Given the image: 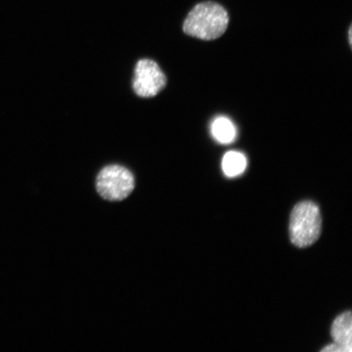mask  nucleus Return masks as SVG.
Instances as JSON below:
<instances>
[{"label": "nucleus", "instance_id": "8", "mask_svg": "<svg viewBox=\"0 0 352 352\" xmlns=\"http://www.w3.org/2000/svg\"><path fill=\"white\" fill-rule=\"evenodd\" d=\"M322 352H343L341 347L336 344V343H332V344H329L327 346H324L322 350Z\"/></svg>", "mask_w": 352, "mask_h": 352}, {"label": "nucleus", "instance_id": "3", "mask_svg": "<svg viewBox=\"0 0 352 352\" xmlns=\"http://www.w3.org/2000/svg\"><path fill=\"white\" fill-rule=\"evenodd\" d=\"M135 186L133 174L120 165H109L96 177V188L104 200L120 201L126 199Z\"/></svg>", "mask_w": 352, "mask_h": 352}, {"label": "nucleus", "instance_id": "9", "mask_svg": "<svg viewBox=\"0 0 352 352\" xmlns=\"http://www.w3.org/2000/svg\"><path fill=\"white\" fill-rule=\"evenodd\" d=\"M349 42H350V44H351V26L349 29Z\"/></svg>", "mask_w": 352, "mask_h": 352}, {"label": "nucleus", "instance_id": "1", "mask_svg": "<svg viewBox=\"0 0 352 352\" xmlns=\"http://www.w3.org/2000/svg\"><path fill=\"white\" fill-rule=\"evenodd\" d=\"M228 23L230 16L226 8L218 3L206 1L197 3L189 12L183 30L189 36L214 41L226 32Z\"/></svg>", "mask_w": 352, "mask_h": 352}, {"label": "nucleus", "instance_id": "5", "mask_svg": "<svg viewBox=\"0 0 352 352\" xmlns=\"http://www.w3.org/2000/svg\"><path fill=\"white\" fill-rule=\"evenodd\" d=\"M333 342L340 346L343 352L352 351V318L347 311L334 320L331 327Z\"/></svg>", "mask_w": 352, "mask_h": 352}, {"label": "nucleus", "instance_id": "6", "mask_svg": "<svg viewBox=\"0 0 352 352\" xmlns=\"http://www.w3.org/2000/svg\"><path fill=\"white\" fill-rule=\"evenodd\" d=\"M211 131L214 139L221 144H230L236 138L235 126L227 118L219 117L214 120Z\"/></svg>", "mask_w": 352, "mask_h": 352}, {"label": "nucleus", "instance_id": "2", "mask_svg": "<svg viewBox=\"0 0 352 352\" xmlns=\"http://www.w3.org/2000/svg\"><path fill=\"white\" fill-rule=\"evenodd\" d=\"M321 222L320 208L315 202H299L290 214L289 232L292 244L299 248L314 245L320 236Z\"/></svg>", "mask_w": 352, "mask_h": 352}, {"label": "nucleus", "instance_id": "7", "mask_svg": "<svg viewBox=\"0 0 352 352\" xmlns=\"http://www.w3.org/2000/svg\"><path fill=\"white\" fill-rule=\"evenodd\" d=\"M246 165L248 162L245 156L239 152H228L222 161V169L228 177H236L241 175L244 173Z\"/></svg>", "mask_w": 352, "mask_h": 352}, {"label": "nucleus", "instance_id": "4", "mask_svg": "<svg viewBox=\"0 0 352 352\" xmlns=\"http://www.w3.org/2000/svg\"><path fill=\"white\" fill-rule=\"evenodd\" d=\"M167 79L156 61L142 59L136 64L132 89L142 98H152L164 89Z\"/></svg>", "mask_w": 352, "mask_h": 352}]
</instances>
